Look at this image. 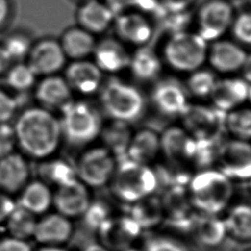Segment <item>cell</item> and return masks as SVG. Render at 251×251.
Instances as JSON below:
<instances>
[{
    "label": "cell",
    "instance_id": "1",
    "mask_svg": "<svg viewBox=\"0 0 251 251\" xmlns=\"http://www.w3.org/2000/svg\"><path fill=\"white\" fill-rule=\"evenodd\" d=\"M13 126L17 145L33 159L52 157L63 139L60 120L44 107L24 110Z\"/></svg>",
    "mask_w": 251,
    "mask_h": 251
},
{
    "label": "cell",
    "instance_id": "2",
    "mask_svg": "<svg viewBox=\"0 0 251 251\" xmlns=\"http://www.w3.org/2000/svg\"><path fill=\"white\" fill-rule=\"evenodd\" d=\"M187 195L196 211L218 216L229 207L233 196L232 180L220 170H203L190 179Z\"/></svg>",
    "mask_w": 251,
    "mask_h": 251
},
{
    "label": "cell",
    "instance_id": "3",
    "mask_svg": "<svg viewBox=\"0 0 251 251\" xmlns=\"http://www.w3.org/2000/svg\"><path fill=\"white\" fill-rule=\"evenodd\" d=\"M110 185L120 201L133 204L153 195L158 187V176L148 165L125 158L117 162Z\"/></svg>",
    "mask_w": 251,
    "mask_h": 251
},
{
    "label": "cell",
    "instance_id": "4",
    "mask_svg": "<svg viewBox=\"0 0 251 251\" xmlns=\"http://www.w3.org/2000/svg\"><path fill=\"white\" fill-rule=\"evenodd\" d=\"M63 138L73 146H83L94 141L101 133L102 119L99 112L83 101L71 100L60 109Z\"/></svg>",
    "mask_w": 251,
    "mask_h": 251
},
{
    "label": "cell",
    "instance_id": "5",
    "mask_svg": "<svg viewBox=\"0 0 251 251\" xmlns=\"http://www.w3.org/2000/svg\"><path fill=\"white\" fill-rule=\"evenodd\" d=\"M100 101L104 112L113 120L134 123L143 114L145 101L137 88L121 79L112 78L101 89Z\"/></svg>",
    "mask_w": 251,
    "mask_h": 251
},
{
    "label": "cell",
    "instance_id": "6",
    "mask_svg": "<svg viewBox=\"0 0 251 251\" xmlns=\"http://www.w3.org/2000/svg\"><path fill=\"white\" fill-rule=\"evenodd\" d=\"M207 43L198 32L177 31L165 44V60L176 71L193 72L207 59L209 48Z\"/></svg>",
    "mask_w": 251,
    "mask_h": 251
},
{
    "label": "cell",
    "instance_id": "7",
    "mask_svg": "<svg viewBox=\"0 0 251 251\" xmlns=\"http://www.w3.org/2000/svg\"><path fill=\"white\" fill-rule=\"evenodd\" d=\"M226 114L215 107L187 104L180 117L184 129L196 141L214 143L226 128Z\"/></svg>",
    "mask_w": 251,
    "mask_h": 251
},
{
    "label": "cell",
    "instance_id": "8",
    "mask_svg": "<svg viewBox=\"0 0 251 251\" xmlns=\"http://www.w3.org/2000/svg\"><path fill=\"white\" fill-rule=\"evenodd\" d=\"M75 165L76 177L87 187H101L110 182L117 161L106 147H92L81 154Z\"/></svg>",
    "mask_w": 251,
    "mask_h": 251
},
{
    "label": "cell",
    "instance_id": "9",
    "mask_svg": "<svg viewBox=\"0 0 251 251\" xmlns=\"http://www.w3.org/2000/svg\"><path fill=\"white\" fill-rule=\"evenodd\" d=\"M96 231L98 242L110 251H127L138 240L142 228L130 216H111Z\"/></svg>",
    "mask_w": 251,
    "mask_h": 251
},
{
    "label": "cell",
    "instance_id": "10",
    "mask_svg": "<svg viewBox=\"0 0 251 251\" xmlns=\"http://www.w3.org/2000/svg\"><path fill=\"white\" fill-rule=\"evenodd\" d=\"M217 155L219 170L229 179L251 178V144L247 140H227L219 147Z\"/></svg>",
    "mask_w": 251,
    "mask_h": 251
},
{
    "label": "cell",
    "instance_id": "11",
    "mask_svg": "<svg viewBox=\"0 0 251 251\" xmlns=\"http://www.w3.org/2000/svg\"><path fill=\"white\" fill-rule=\"evenodd\" d=\"M233 11L223 0H211L205 3L198 13V33L208 42L221 37L231 25Z\"/></svg>",
    "mask_w": 251,
    "mask_h": 251
},
{
    "label": "cell",
    "instance_id": "12",
    "mask_svg": "<svg viewBox=\"0 0 251 251\" xmlns=\"http://www.w3.org/2000/svg\"><path fill=\"white\" fill-rule=\"evenodd\" d=\"M90 202L88 187L78 178L57 186L53 192V207L56 212L71 220L82 217Z\"/></svg>",
    "mask_w": 251,
    "mask_h": 251
},
{
    "label": "cell",
    "instance_id": "13",
    "mask_svg": "<svg viewBox=\"0 0 251 251\" xmlns=\"http://www.w3.org/2000/svg\"><path fill=\"white\" fill-rule=\"evenodd\" d=\"M74 233L72 220L59 214H44L37 219L33 239L41 246H63Z\"/></svg>",
    "mask_w": 251,
    "mask_h": 251
},
{
    "label": "cell",
    "instance_id": "14",
    "mask_svg": "<svg viewBox=\"0 0 251 251\" xmlns=\"http://www.w3.org/2000/svg\"><path fill=\"white\" fill-rule=\"evenodd\" d=\"M27 64L37 75H56L65 65V55L60 42L43 39L33 45L28 54Z\"/></svg>",
    "mask_w": 251,
    "mask_h": 251
},
{
    "label": "cell",
    "instance_id": "15",
    "mask_svg": "<svg viewBox=\"0 0 251 251\" xmlns=\"http://www.w3.org/2000/svg\"><path fill=\"white\" fill-rule=\"evenodd\" d=\"M151 98L156 109L169 117L180 116L188 104L186 89L174 78L158 81L152 90Z\"/></svg>",
    "mask_w": 251,
    "mask_h": 251
},
{
    "label": "cell",
    "instance_id": "16",
    "mask_svg": "<svg viewBox=\"0 0 251 251\" xmlns=\"http://www.w3.org/2000/svg\"><path fill=\"white\" fill-rule=\"evenodd\" d=\"M160 144L163 154L173 163L182 164L195 160L197 141L184 128H167L160 137Z\"/></svg>",
    "mask_w": 251,
    "mask_h": 251
},
{
    "label": "cell",
    "instance_id": "17",
    "mask_svg": "<svg viewBox=\"0 0 251 251\" xmlns=\"http://www.w3.org/2000/svg\"><path fill=\"white\" fill-rule=\"evenodd\" d=\"M249 85L242 77L217 79L209 97L216 109L227 113L247 100Z\"/></svg>",
    "mask_w": 251,
    "mask_h": 251
},
{
    "label": "cell",
    "instance_id": "18",
    "mask_svg": "<svg viewBox=\"0 0 251 251\" xmlns=\"http://www.w3.org/2000/svg\"><path fill=\"white\" fill-rule=\"evenodd\" d=\"M29 181V165L19 153L0 158V190L7 194L20 192Z\"/></svg>",
    "mask_w": 251,
    "mask_h": 251
},
{
    "label": "cell",
    "instance_id": "19",
    "mask_svg": "<svg viewBox=\"0 0 251 251\" xmlns=\"http://www.w3.org/2000/svg\"><path fill=\"white\" fill-rule=\"evenodd\" d=\"M66 80L72 90L89 95L101 87L102 71L94 62L75 60L66 70Z\"/></svg>",
    "mask_w": 251,
    "mask_h": 251
},
{
    "label": "cell",
    "instance_id": "20",
    "mask_svg": "<svg viewBox=\"0 0 251 251\" xmlns=\"http://www.w3.org/2000/svg\"><path fill=\"white\" fill-rule=\"evenodd\" d=\"M92 54L96 66L107 73L121 72L128 68L130 61V54L123 41L114 37L104 38L96 43Z\"/></svg>",
    "mask_w": 251,
    "mask_h": 251
},
{
    "label": "cell",
    "instance_id": "21",
    "mask_svg": "<svg viewBox=\"0 0 251 251\" xmlns=\"http://www.w3.org/2000/svg\"><path fill=\"white\" fill-rule=\"evenodd\" d=\"M115 31L123 42L142 46L152 36V26L148 20L138 13H121L115 19Z\"/></svg>",
    "mask_w": 251,
    "mask_h": 251
},
{
    "label": "cell",
    "instance_id": "22",
    "mask_svg": "<svg viewBox=\"0 0 251 251\" xmlns=\"http://www.w3.org/2000/svg\"><path fill=\"white\" fill-rule=\"evenodd\" d=\"M246 55L247 53L232 41L215 40L208 48L207 58L214 70L226 74L240 70Z\"/></svg>",
    "mask_w": 251,
    "mask_h": 251
},
{
    "label": "cell",
    "instance_id": "23",
    "mask_svg": "<svg viewBox=\"0 0 251 251\" xmlns=\"http://www.w3.org/2000/svg\"><path fill=\"white\" fill-rule=\"evenodd\" d=\"M35 97L46 109H61L72 100V88L65 77L57 75H46L37 84Z\"/></svg>",
    "mask_w": 251,
    "mask_h": 251
},
{
    "label": "cell",
    "instance_id": "24",
    "mask_svg": "<svg viewBox=\"0 0 251 251\" xmlns=\"http://www.w3.org/2000/svg\"><path fill=\"white\" fill-rule=\"evenodd\" d=\"M17 204L36 217L42 216L53 206V192L43 180L28 181L20 191Z\"/></svg>",
    "mask_w": 251,
    "mask_h": 251
},
{
    "label": "cell",
    "instance_id": "25",
    "mask_svg": "<svg viewBox=\"0 0 251 251\" xmlns=\"http://www.w3.org/2000/svg\"><path fill=\"white\" fill-rule=\"evenodd\" d=\"M114 18L115 15L111 9L97 0L87 1L77 11V21L80 26L92 34L105 31Z\"/></svg>",
    "mask_w": 251,
    "mask_h": 251
},
{
    "label": "cell",
    "instance_id": "26",
    "mask_svg": "<svg viewBox=\"0 0 251 251\" xmlns=\"http://www.w3.org/2000/svg\"><path fill=\"white\" fill-rule=\"evenodd\" d=\"M223 222L226 236L239 242L251 241V205L239 203L228 207Z\"/></svg>",
    "mask_w": 251,
    "mask_h": 251
},
{
    "label": "cell",
    "instance_id": "27",
    "mask_svg": "<svg viewBox=\"0 0 251 251\" xmlns=\"http://www.w3.org/2000/svg\"><path fill=\"white\" fill-rule=\"evenodd\" d=\"M189 228L194 238L206 246H217L226 236L223 219L216 215L199 213L189 222Z\"/></svg>",
    "mask_w": 251,
    "mask_h": 251
},
{
    "label": "cell",
    "instance_id": "28",
    "mask_svg": "<svg viewBox=\"0 0 251 251\" xmlns=\"http://www.w3.org/2000/svg\"><path fill=\"white\" fill-rule=\"evenodd\" d=\"M161 151L160 136L149 128H143L132 134L126 158L148 165Z\"/></svg>",
    "mask_w": 251,
    "mask_h": 251
},
{
    "label": "cell",
    "instance_id": "29",
    "mask_svg": "<svg viewBox=\"0 0 251 251\" xmlns=\"http://www.w3.org/2000/svg\"><path fill=\"white\" fill-rule=\"evenodd\" d=\"M128 68L136 79L146 82L159 76L162 71V62L153 48L142 45L130 55Z\"/></svg>",
    "mask_w": 251,
    "mask_h": 251
},
{
    "label": "cell",
    "instance_id": "30",
    "mask_svg": "<svg viewBox=\"0 0 251 251\" xmlns=\"http://www.w3.org/2000/svg\"><path fill=\"white\" fill-rule=\"evenodd\" d=\"M65 55L74 60H81L93 53L96 42L94 36L81 26L67 29L60 41Z\"/></svg>",
    "mask_w": 251,
    "mask_h": 251
},
{
    "label": "cell",
    "instance_id": "31",
    "mask_svg": "<svg viewBox=\"0 0 251 251\" xmlns=\"http://www.w3.org/2000/svg\"><path fill=\"white\" fill-rule=\"evenodd\" d=\"M100 135L102 136L105 147L119 161L126 158L127 148L132 136L128 124L113 121L106 127H102Z\"/></svg>",
    "mask_w": 251,
    "mask_h": 251
},
{
    "label": "cell",
    "instance_id": "32",
    "mask_svg": "<svg viewBox=\"0 0 251 251\" xmlns=\"http://www.w3.org/2000/svg\"><path fill=\"white\" fill-rule=\"evenodd\" d=\"M42 161L39 167V174L42 178L41 180L48 185L54 184L57 187L77 178L75 165L72 164L68 159H51V157H49Z\"/></svg>",
    "mask_w": 251,
    "mask_h": 251
},
{
    "label": "cell",
    "instance_id": "33",
    "mask_svg": "<svg viewBox=\"0 0 251 251\" xmlns=\"http://www.w3.org/2000/svg\"><path fill=\"white\" fill-rule=\"evenodd\" d=\"M37 217L17 204L6 220V228L10 236L28 240L33 237Z\"/></svg>",
    "mask_w": 251,
    "mask_h": 251
},
{
    "label": "cell",
    "instance_id": "34",
    "mask_svg": "<svg viewBox=\"0 0 251 251\" xmlns=\"http://www.w3.org/2000/svg\"><path fill=\"white\" fill-rule=\"evenodd\" d=\"M133 210L129 215L142 228L157 226L164 217V205L159 200H154L152 195L131 204Z\"/></svg>",
    "mask_w": 251,
    "mask_h": 251
},
{
    "label": "cell",
    "instance_id": "35",
    "mask_svg": "<svg viewBox=\"0 0 251 251\" xmlns=\"http://www.w3.org/2000/svg\"><path fill=\"white\" fill-rule=\"evenodd\" d=\"M226 128L241 140L251 139V109L236 108L226 114Z\"/></svg>",
    "mask_w": 251,
    "mask_h": 251
},
{
    "label": "cell",
    "instance_id": "36",
    "mask_svg": "<svg viewBox=\"0 0 251 251\" xmlns=\"http://www.w3.org/2000/svg\"><path fill=\"white\" fill-rule=\"evenodd\" d=\"M36 76L37 75L28 64L18 63L7 71L6 81L12 89L24 92L33 86Z\"/></svg>",
    "mask_w": 251,
    "mask_h": 251
},
{
    "label": "cell",
    "instance_id": "37",
    "mask_svg": "<svg viewBox=\"0 0 251 251\" xmlns=\"http://www.w3.org/2000/svg\"><path fill=\"white\" fill-rule=\"evenodd\" d=\"M216 81L217 78L213 72L197 69L191 72V75L186 81V87L188 92L192 95L199 98H205L210 96Z\"/></svg>",
    "mask_w": 251,
    "mask_h": 251
},
{
    "label": "cell",
    "instance_id": "38",
    "mask_svg": "<svg viewBox=\"0 0 251 251\" xmlns=\"http://www.w3.org/2000/svg\"><path fill=\"white\" fill-rule=\"evenodd\" d=\"M9 59L12 61H20L28 56L32 47L29 37L23 33H13L9 35L2 43Z\"/></svg>",
    "mask_w": 251,
    "mask_h": 251
},
{
    "label": "cell",
    "instance_id": "39",
    "mask_svg": "<svg viewBox=\"0 0 251 251\" xmlns=\"http://www.w3.org/2000/svg\"><path fill=\"white\" fill-rule=\"evenodd\" d=\"M141 251H188L178 239L169 235H152L142 245Z\"/></svg>",
    "mask_w": 251,
    "mask_h": 251
},
{
    "label": "cell",
    "instance_id": "40",
    "mask_svg": "<svg viewBox=\"0 0 251 251\" xmlns=\"http://www.w3.org/2000/svg\"><path fill=\"white\" fill-rule=\"evenodd\" d=\"M233 36L243 44H251V12L240 14L232 21Z\"/></svg>",
    "mask_w": 251,
    "mask_h": 251
},
{
    "label": "cell",
    "instance_id": "41",
    "mask_svg": "<svg viewBox=\"0 0 251 251\" xmlns=\"http://www.w3.org/2000/svg\"><path fill=\"white\" fill-rule=\"evenodd\" d=\"M109 217H111L107 207L98 201L90 202L88 208L82 215L84 222L95 228H97L103 222H105Z\"/></svg>",
    "mask_w": 251,
    "mask_h": 251
},
{
    "label": "cell",
    "instance_id": "42",
    "mask_svg": "<svg viewBox=\"0 0 251 251\" xmlns=\"http://www.w3.org/2000/svg\"><path fill=\"white\" fill-rule=\"evenodd\" d=\"M17 146L15 129L9 123L0 124V158L14 152Z\"/></svg>",
    "mask_w": 251,
    "mask_h": 251
},
{
    "label": "cell",
    "instance_id": "43",
    "mask_svg": "<svg viewBox=\"0 0 251 251\" xmlns=\"http://www.w3.org/2000/svg\"><path fill=\"white\" fill-rule=\"evenodd\" d=\"M18 106L17 98L0 89V124L9 123L16 114Z\"/></svg>",
    "mask_w": 251,
    "mask_h": 251
},
{
    "label": "cell",
    "instance_id": "44",
    "mask_svg": "<svg viewBox=\"0 0 251 251\" xmlns=\"http://www.w3.org/2000/svg\"><path fill=\"white\" fill-rule=\"evenodd\" d=\"M0 251H32V248L27 240L8 235L0 239Z\"/></svg>",
    "mask_w": 251,
    "mask_h": 251
},
{
    "label": "cell",
    "instance_id": "45",
    "mask_svg": "<svg viewBox=\"0 0 251 251\" xmlns=\"http://www.w3.org/2000/svg\"><path fill=\"white\" fill-rule=\"evenodd\" d=\"M17 203L10 194L0 190V224H4L16 208Z\"/></svg>",
    "mask_w": 251,
    "mask_h": 251
},
{
    "label": "cell",
    "instance_id": "46",
    "mask_svg": "<svg viewBox=\"0 0 251 251\" xmlns=\"http://www.w3.org/2000/svg\"><path fill=\"white\" fill-rule=\"evenodd\" d=\"M194 0H163L165 8L171 13L184 12Z\"/></svg>",
    "mask_w": 251,
    "mask_h": 251
},
{
    "label": "cell",
    "instance_id": "47",
    "mask_svg": "<svg viewBox=\"0 0 251 251\" xmlns=\"http://www.w3.org/2000/svg\"><path fill=\"white\" fill-rule=\"evenodd\" d=\"M138 0H106V5L111 9V11L116 15V13L121 14L124 10L133 6Z\"/></svg>",
    "mask_w": 251,
    "mask_h": 251
},
{
    "label": "cell",
    "instance_id": "48",
    "mask_svg": "<svg viewBox=\"0 0 251 251\" xmlns=\"http://www.w3.org/2000/svg\"><path fill=\"white\" fill-rule=\"evenodd\" d=\"M240 70L242 72V78L251 84V53L246 55Z\"/></svg>",
    "mask_w": 251,
    "mask_h": 251
},
{
    "label": "cell",
    "instance_id": "49",
    "mask_svg": "<svg viewBox=\"0 0 251 251\" xmlns=\"http://www.w3.org/2000/svg\"><path fill=\"white\" fill-rule=\"evenodd\" d=\"M10 14V4L8 0H0V26L8 20Z\"/></svg>",
    "mask_w": 251,
    "mask_h": 251
},
{
    "label": "cell",
    "instance_id": "50",
    "mask_svg": "<svg viewBox=\"0 0 251 251\" xmlns=\"http://www.w3.org/2000/svg\"><path fill=\"white\" fill-rule=\"evenodd\" d=\"M10 64H11V60L9 59L2 44H0V75L8 71Z\"/></svg>",
    "mask_w": 251,
    "mask_h": 251
},
{
    "label": "cell",
    "instance_id": "51",
    "mask_svg": "<svg viewBox=\"0 0 251 251\" xmlns=\"http://www.w3.org/2000/svg\"><path fill=\"white\" fill-rule=\"evenodd\" d=\"M82 251H110V250L105 246H103L102 244H100L99 242H95L85 246Z\"/></svg>",
    "mask_w": 251,
    "mask_h": 251
},
{
    "label": "cell",
    "instance_id": "52",
    "mask_svg": "<svg viewBox=\"0 0 251 251\" xmlns=\"http://www.w3.org/2000/svg\"><path fill=\"white\" fill-rule=\"evenodd\" d=\"M37 251H69L63 246H41Z\"/></svg>",
    "mask_w": 251,
    "mask_h": 251
},
{
    "label": "cell",
    "instance_id": "53",
    "mask_svg": "<svg viewBox=\"0 0 251 251\" xmlns=\"http://www.w3.org/2000/svg\"><path fill=\"white\" fill-rule=\"evenodd\" d=\"M247 100L250 102L251 104V84L249 85V90H248V97H247Z\"/></svg>",
    "mask_w": 251,
    "mask_h": 251
},
{
    "label": "cell",
    "instance_id": "54",
    "mask_svg": "<svg viewBox=\"0 0 251 251\" xmlns=\"http://www.w3.org/2000/svg\"><path fill=\"white\" fill-rule=\"evenodd\" d=\"M249 190H250V194H251V178L249 179Z\"/></svg>",
    "mask_w": 251,
    "mask_h": 251
},
{
    "label": "cell",
    "instance_id": "55",
    "mask_svg": "<svg viewBox=\"0 0 251 251\" xmlns=\"http://www.w3.org/2000/svg\"><path fill=\"white\" fill-rule=\"evenodd\" d=\"M247 251H251V249H249V250H247Z\"/></svg>",
    "mask_w": 251,
    "mask_h": 251
}]
</instances>
